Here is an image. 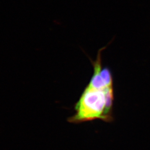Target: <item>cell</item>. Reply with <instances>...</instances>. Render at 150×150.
<instances>
[{"instance_id":"cell-1","label":"cell","mask_w":150,"mask_h":150,"mask_svg":"<svg viewBox=\"0 0 150 150\" xmlns=\"http://www.w3.org/2000/svg\"><path fill=\"white\" fill-rule=\"evenodd\" d=\"M114 38L106 46L98 50L95 61L88 57L93 66V73L79 100L75 103V114L67 120L70 123L79 124L96 120L106 122L113 121L112 74L109 67H102L101 54Z\"/></svg>"}]
</instances>
